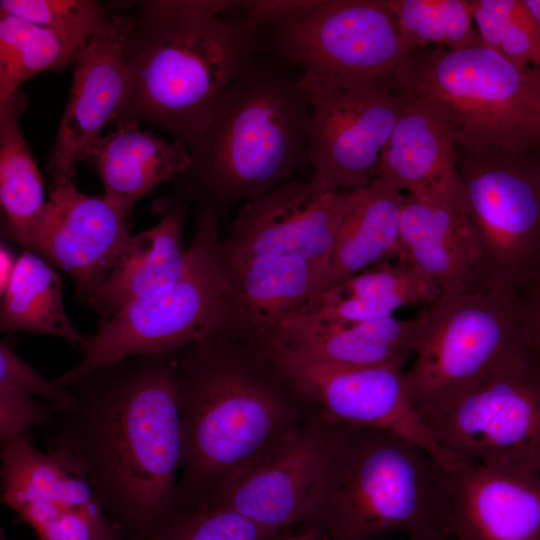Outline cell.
Wrapping results in <instances>:
<instances>
[{"instance_id":"2","label":"cell","mask_w":540,"mask_h":540,"mask_svg":"<svg viewBox=\"0 0 540 540\" xmlns=\"http://www.w3.org/2000/svg\"><path fill=\"white\" fill-rule=\"evenodd\" d=\"M183 429L182 513L209 509L238 475L318 411L255 344L215 336L175 351Z\"/></svg>"},{"instance_id":"36","label":"cell","mask_w":540,"mask_h":540,"mask_svg":"<svg viewBox=\"0 0 540 540\" xmlns=\"http://www.w3.org/2000/svg\"><path fill=\"white\" fill-rule=\"evenodd\" d=\"M53 417V408L32 396L0 387V440L1 443L31 432L45 429Z\"/></svg>"},{"instance_id":"9","label":"cell","mask_w":540,"mask_h":540,"mask_svg":"<svg viewBox=\"0 0 540 540\" xmlns=\"http://www.w3.org/2000/svg\"><path fill=\"white\" fill-rule=\"evenodd\" d=\"M269 43L306 90L394 79L412 52L387 0H305L274 22Z\"/></svg>"},{"instance_id":"42","label":"cell","mask_w":540,"mask_h":540,"mask_svg":"<svg viewBox=\"0 0 540 540\" xmlns=\"http://www.w3.org/2000/svg\"><path fill=\"white\" fill-rule=\"evenodd\" d=\"M408 540H448V537H438V538H416V539H410Z\"/></svg>"},{"instance_id":"28","label":"cell","mask_w":540,"mask_h":540,"mask_svg":"<svg viewBox=\"0 0 540 540\" xmlns=\"http://www.w3.org/2000/svg\"><path fill=\"white\" fill-rule=\"evenodd\" d=\"M0 329L54 336L82 350L90 336L69 320L63 302L61 278L52 265L36 253L24 251L5 292L1 295Z\"/></svg>"},{"instance_id":"7","label":"cell","mask_w":540,"mask_h":540,"mask_svg":"<svg viewBox=\"0 0 540 540\" xmlns=\"http://www.w3.org/2000/svg\"><path fill=\"white\" fill-rule=\"evenodd\" d=\"M394 80L402 92L442 103L458 150L540 154L533 68L521 69L482 45L430 46L412 50Z\"/></svg>"},{"instance_id":"25","label":"cell","mask_w":540,"mask_h":540,"mask_svg":"<svg viewBox=\"0 0 540 540\" xmlns=\"http://www.w3.org/2000/svg\"><path fill=\"white\" fill-rule=\"evenodd\" d=\"M116 124L114 131L95 143L86 160L103 184V196L129 217L148 192L183 173L191 157L178 140L166 141L136 122Z\"/></svg>"},{"instance_id":"38","label":"cell","mask_w":540,"mask_h":540,"mask_svg":"<svg viewBox=\"0 0 540 540\" xmlns=\"http://www.w3.org/2000/svg\"><path fill=\"white\" fill-rule=\"evenodd\" d=\"M18 257L13 250L5 243L0 246V295H2L13 276L17 265Z\"/></svg>"},{"instance_id":"32","label":"cell","mask_w":540,"mask_h":540,"mask_svg":"<svg viewBox=\"0 0 540 540\" xmlns=\"http://www.w3.org/2000/svg\"><path fill=\"white\" fill-rule=\"evenodd\" d=\"M319 295L333 299L377 298L395 300L404 306L434 304L442 295L440 287L413 265L383 261Z\"/></svg>"},{"instance_id":"6","label":"cell","mask_w":540,"mask_h":540,"mask_svg":"<svg viewBox=\"0 0 540 540\" xmlns=\"http://www.w3.org/2000/svg\"><path fill=\"white\" fill-rule=\"evenodd\" d=\"M420 314L421 337L405 379L425 422L536 351L520 292L504 280L486 279L470 291L441 295Z\"/></svg>"},{"instance_id":"41","label":"cell","mask_w":540,"mask_h":540,"mask_svg":"<svg viewBox=\"0 0 540 540\" xmlns=\"http://www.w3.org/2000/svg\"><path fill=\"white\" fill-rule=\"evenodd\" d=\"M533 78H534L537 107H538V112H539V117H540V67L533 68Z\"/></svg>"},{"instance_id":"21","label":"cell","mask_w":540,"mask_h":540,"mask_svg":"<svg viewBox=\"0 0 540 540\" xmlns=\"http://www.w3.org/2000/svg\"><path fill=\"white\" fill-rule=\"evenodd\" d=\"M448 473L457 540H540V476L468 464Z\"/></svg>"},{"instance_id":"26","label":"cell","mask_w":540,"mask_h":540,"mask_svg":"<svg viewBox=\"0 0 540 540\" xmlns=\"http://www.w3.org/2000/svg\"><path fill=\"white\" fill-rule=\"evenodd\" d=\"M403 200L399 188L380 178L357 190L336 236L320 293L378 263L397 259Z\"/></svg>"},{"instance_id":"29","label":"cell","mask_w":540,"mask_h":540,"mask_svg":"<svg viewBox=\"0 0 540 540\" xmlns=\"http://www.w3.org/2000/svg\"><path fill=\"white\" fill-rule=\"evenodd\" d=\"M80 50L51 30L0 12V105L28 79L75 62Z\"/></svg>"},{"instance_id":"24","label":"cell","mask_w":540,"mask_h":540,"mask_svg":"<svg viewBox=\"0 0 540 540\" xmlns=\"http://www.w3.org/2000/svg\"><path fill=\"white\" fill-rule=\"evenodd\" d=\"M423 320L393 316L348 323H326L296 313L281 322L275 337L302 353L353 366L402 367L415 354Z\"/></svg>"},{"instance_id":"22","label":"cell","mask_w":540,"mask_h":540,"mask_svg":"<svg viewBox=\"0 0 540 540\" xmlns=\"http://www.w3.org/2000/svg\"><path fill=\"white\" fill-rule=\"evenodd\" d=\"M400 93L402 109L381 154L376 178L407 193L461 187L448 112L430 95Z\"/></svg>"},{"instance_id":"1","label":"cell","mask_w":540,"mask_h":540,"mask_svg":"<svg viewBox=\"0 0 540 540\" xmlns=\"http://www.w3.org/2000/svg\"><path fill=\"white\" fill-rule=\"evenodd\" d=\"M66 388L73 402L53 410L44 429L47 449L87 478L125 540H150L182 514L183 429L175 351L107 364Z\"/></svg>"},{"instance_id":"19","label":"cell","mask_w":540,"mask_h":540,"mask_svg":"<svg viewBox=\"0 0 540 540\" xmlns=\"http://www.w3.org/2000/svg\"><path fill=\"white\" fill-rule=\"evenodd\" d=\"M397 261L431 278L442 295L470 291L486 280L462 186L404 195Z\"/></svg>"},{"instance_id":"31","label":"cell","mask_w":540,"mask_h":540,"mask_svg":"<svg viewBox=\"0 0 540 540\" xmlns=\"http://www.w3.org/2000/svg\"><path fill=\"white\" fill-rule=\"evenodd\" d=\"M480 45L521 69L540 67V28L524 0H470Z\"/></svg>"},{"instance_id":"14","label":"cell","mask_w":540,"mask_h":540,"mask_svg":"<svg viewBox=\"0 0 540 540\" xmlns=\"http://www.w3.org/2000/svg\"><path fill=\"white\" fill-rule=\"evenodd\" d=\"M1 502L38 540H125L87 478L63 455L33 444L31 432L2 442Z\"/></svg>"},{"instance_id":"13","label":"cell","mask_w":540,"mask_h":540,"mask_svg":"<svg viewBox=\"0 0 540 540\" xmlns=\"http://www.w3.org/2000/svg\"><path fill=\"white\" fill-rule=\"evenodd\" d=\"M312 179L353 191L376 178L383 149L402 109L395 80L366 81L308 90Z\"/></svg>"},{"instance_id":"23","label":"cell","mask_w":540,"mask_h":540,"mask_svg":"<svg viewBox=\"0 0 540 540\" xmlns=\"http://www.w3.org/2000/svg\"><path fill=\"white\" fill-rule=\"evenodd\" d=\"M159 206V222L128 238L91 300L102 319L167 289L183 275L188 259L183 242L188 204L170 197Z\"/></svg>"},{"instance_id":"10","label":"cell","mask_w":540,"mask_h":540,"mask_svg":"<svg viewBox=\"0 0 540 540\" xmlns=\"http://www.w3.org/2000/svg\"><path fill=\"white\" fill-rule=\"evenodd\" d=\"M426 424L457 465L540 476V357L535 351Z\"/></svg>"},{"instance_id":"16","label":"cell","mask_w":540,"mask_h":540,"mask_svg":"<svg viewBox=\"0 0 540 540\" xmlns=\"http://www.w3.org/2000/svg\"><path fill=\"white\" fill-rule=\"evenodd\" d=\"M129 20V15L112 13L74 62L70 95L47 165L53 185L74 181L78 164L87 159L123 102Z\"/></svg>"},{"instance_id":"37","label":"cell","mask_w":540,"mask_h":540,"mask_svg":"<svg viewBox=\"0 0 540 540\" xmlns=\"http://www.w3.org/2000/svg\"><path fill=\"white\" fill-rule=\"evenodd\" d=\"M519 292L532 341L540 357V274Z\"/></svg>"},{"instance_id":"18","label":"cell","mask_w":540,"mask_h":540,"mask_svg":"<svg viewBox=\"0 0 540 540\" xmlns=\"http://www.w3.org/2000/svg\"><path fill=\"white\" fill-rule=\"evenodd\" d=\"M130 236L128 216L108 199L65 182L50 192L35 253L66 272L90 303Z\"/></svg>"},{"instance_id":"27","label":"cell","mask_w":540,"mask_h":540,"mask_svg":"<svg viewBox=\"0 0 540 540\" xmlns=\"http://www.w3.org/2000/svg\"><path fill=\"white\" fill-rule=\"evenodd\" d=\"M26 107L27 97L20 90L0 105V202L6 236L35 253L47 201L40 171L20 129L19 116Z\"/></svg>"},{"instance_id":"40","label":"cell","mask_w":540,"mask_h":540,"mask_svg":"<svg viewBox=\"0 0 540 540\" xmlns=\"http://www.w3.org/2000/svg\"><path fill=\"white\" fill-rule=\"evenodd\" d=\"M524 4L540 28V0H524Z\"/></svg>"},{"instance_id":"33","label":"cell","mask_w":540,"mask_h":540,"mask_svg":"<svg viewBox=\"0 0 540 540\" xmlns=\"http://www.w3.org/2000/svg\"><path fill=\"white\" fill-rule=\"evenodd\" d=\"M0 12L51 30L80 49L112 14L91 0H1Z\"/></svg>"},{"instance_id":"5","label":"cell","mask_w":540,"mask_h":540,"mask_svg":"<svg viewBox=\"0 0 540 540\" xmlns=\"http://www.w3.org/2000/svg\"><path fill=\"white\" fill-rule=\"evenodd\" d=\"M310 98L277 64L255 62L229 88L176 179L175 198L219 214L291 180L309 159Z\"/></svg>"},{"instance_id":"17","label":"cell","mask_w":540,"mask_h":540,"mask_svg":"<svg viewBox=\"0 0 540 540\" xmlns=\"http://www.w3.org/2000/svg\"><path fill=\"white\" fill-rule=\"evenodd\" d=\"M333 425L316 415L285 443L229 482L210 508H229L279 531L300 524L309 510Z\"/></svg>"},{"instance_id":"12","label":"cell","mask_w":540,"mask_h":540,"mask_svg":"<svg viewBox=\"0 0 540 540\" xmlns=\"http://www.w3.org/2000/svg\"><path fill=\"white\" fill-rule=\"evenodd\" d=\"M257 346L325 420L391 431L421 446L448 471L457 466L414 409L402 367L338 363L276 340Z\"/></svg>"},{"instance_id":"35","label":"cell","mask_w":540,"mask_h":540,"mask_svg":"<svg viewBox=\"0 0 540 540\" xmlns=\"http://www.w3.org/2000/svg\"><path fill=\"white\" fill-rule=\"evenodd\" d=\"M0 387L39 396L55 411L65 410L73 402V394L69 388L44 377L6 341L0 343Z\"/></svg>"},{"instance_id":"20","label":"cell","mask_w":540,"mask_h":540,"mask_svg":"<svg viewBox=\"0 0 540 540\" xmlns=\"http://www.w3.org/2000/svg\"><path fill=\"white\" fill-rule=\"evenodd\" d=\"M223 262L229 296L222 336L255 345L273 340L281 322L321 292L326 275L319 266L293 257L257 255Z\"/></svg>"},{"instance_id":"4","label":"cell","mask_w":540,"mask_h":540,"mask_svg":"<svg viewBox=\"0 0 540 540\" xmlns=\"http://www.w3.org/2000/svg\"><path fill=\"white\" fill-rule=\"evenodd\" d=\"M451 483L428 451L391 431L334 424L301 530L330 540L448 537Z\"/></svg>"},{"instance_id":"3","label":"cell","mask_w":540,"mask_h":540,"mask_svg":"<svg viewBox=\"0 0 540 540\" xmlns=\"http://www.w3.org/2000/svg\"><path fill=\"white\" fill-rule=\"evenodd\" d=\"M238 1H140L126 36L127 86L114 122L148 121L189 150L264 41L242 19L220 15Z\"/></svg>"},{"instance_id":"8","label":"cell","mask_w":540,"mask_h":540,"mask_svg":"<svg viewBox=\"0 0 540 540\" xmlns=\"http://www.w3.org/2000/svg\"><path fill=\"white\" fill-rule=\"evenodd\" d=\"M220 214L198 210L183 275L167 289L101 319L73 368L55 379L68 387L107 364L141 354L176 351L222 336L229 284L221 254Z\"/></svg>"},{"instance_id":"39","label":"cell","mask_w":540,"mask_h":540,"mask_svg":"<svg viewBox=\"0 0 540 540\" xmlns=\"http://www.w3.org/2000/svg\"><path fill=\"white\" fill-rule=\"evenodd\" d=\"M274 540H330L328 536L315 530H301L298 534L279 535Z\"/></svg>"},{"instance_id":"30","label":"cell","mask_w":540,"mask_h":540,"mask_svg":"<svg viewBox=\"0 0 540 540\" xmlns=\"http://www.w3.org/2000/svg\"><path fill=\"white\" fill-rule=\"evenodd\" d=\"M401 33L414 50H459L480 45L470 0H387Z\"/></svg>"},{"instance_id":"43","label":"cell","mask_w":540,"mask_h":540,"mask_svg":"<svg viewBox=\"0 0 540 540\" xmlns=\"http://www.w3.org/2000/svg\"><path fill=\"white\" fill-rule=\"evenodd\" d=\"M0 540H8L5 531L2 528L0 529Z\"/></svg>"},{"instance_id":"15","label":"cell","mask_w":540,"mask_h":540,"mask_svg":"<svg viewBox=\"0 0 540 540\" xmlns=\"http://www.w3.org/2000/svg\"><path fill=\"white\" fill-rule=\"evenodd\" d=\"M357 190H330L312 178L307 182L291 179L246 202L221 241L223 259L293 257L327 273L336 236Z\"/></svg>"},{"instance_id":"11","label":"cell","mask_w":540,"mask_h":540,"mask_svg":"<svg viewBox=\"0 0 540 540\" xmlns=\"http://www.w3.org/2000/svg\"><path fill=\"white\" fill-rule=\"evenodd\" d=\"M458 174L486 279L520 290L540 274V154L458 150Z\"/></svg>"},{"instance_id":"34","label":"cell","mask_w":540,"mask_h":540,"mask_svg":"<svg viewBox=\"0 0 540 540\" xmlns=\"http://www.w3.org/2000/svg\"><path fill=\"white\" fill-rule=\"evenodd\" d=\"M279 530L223 507L180 514L150 540H274Z\"/></svg>"}]
</instances>
